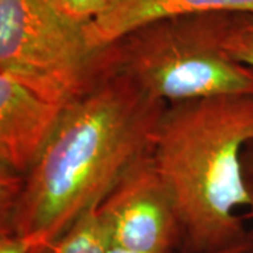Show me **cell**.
<instances>
[{
    "label": "cell",
    "instance_id": "7a4b0ae2",
    "mask_svg": "<svg viewBox=\"0 0 253 253\" xmlns=\"http://www.w3.org/2000/svg\"><path fill=\"white\" fill-rule=\"evenodd\" d=\"M253 142V96H217L166 104L151 146L156 172L177 212L183 253H215L252 232L242 156Z\"/></svg>",
    "mask_w": 253,
    "mask_h": 253
},
{
    "label": "cell",
    "instance_id": "6da1fadb",
    "mask_svg": "<svg viewBox=\"0 0 253 253\" xmlns=\"http://www.w3.org/2000/svg\"><path fill=\"white\" fill-rule=\"evenodd\" d=\"M166 103L104 62L99 79L66 107L54 134L23 174L0 231L27 239L34 253L99 207L126 173L151 152Z\"/></svg>",
    "mask_w": 253,
    "mask_h": 253
},
{
    "label": "cell",
    "instance_id": "30bf717a",
    "mask_svg": "<svg viewBox=\"0 0 253 253\" xmlns=\"http://www.w3.org/2000/svg\"><path fill=\"white\" fill-rule=\"evenodd\" d=\"M126 0H51L54 7L71 21L87 27Z\"/></svg>",
    "mask_w": 253,
    "mask_h": 253
},
{
    "label": "cell",
    "instance_id": "3957f363",
    "mask_svg": "<svg viewBox=\"0 0 253 253\" xmlns=\"http://www.w3.org/2000/svg\"><path fill=\"white\" fill-rule=\"evenodd\" d=\"M104 62L166 104L253 96V69L221 45V13L156 20L103 46Z\"/></svg>",
    "mask_w": 253,
    "mask_h": 253
},
{
    "label": "cell",
    "instance_id": "4fadbf2b",
    "mask_svg": "<svg viewBox=\"0 0 253 253\" xmlns=\"http://www.w3.org/2000/svg\"><path fill=\"white\" fill-rule=\"evenodd\" d=\"M215 253H253V236L251 235V238L244 244H239L236 246H232V248H228V249H224V251H219V252Z\"/></svg>",
    "mask_w": 253,
    "mask_h": 253
},
{
    "label": "cell",
    "instance_id": "277c9868",
    "mask_svg": "<svg viewBox=\"0 0 253 253\" xmlns=\"http://www.w3.org/2000/svg\"><path fill=\"white\" fill-rule=\"evenodd\" d=\"M0 72L68 106L99 79L103 46L51 0H0Z\"/></svg>",
    "mask_w": 253,
    "mask_h": 253
},
{
    "label": "cell",
    "instance_id": "5b68a950",
    "mask_svg": "<svg viewBox=\"0 0 253 253\" xmlns=\"http://www.w3.org/2000/svg\"><path fill=\"white\" fill-rule=\"evenodd\" d=\"M99 211L111 246L135 253H174L181 249L177 212L151 152L118 181Z\"/></svg>",
    "mask_w": 253,
    "mask_h": 253
},
{
    "label": "cell",
    "instance_id": "8fae6325",
    "mask_svg": "<svg viewBox=\"0 0 253 253\" xmlns=\"http://www.w3.org/2000/svg\"><path fill=\"white\" fill-rule=\"evenodd\" d=\"M0 253H34V248L21 236L0 231Z\"/></svg>",
    "mask_w": 253,
    "mask_h": 253
},
{
    "label": "cell",
    "instance_id": "5bb4252c",
    "mask_svg": "<svg viewBox=\"0 0 253 253\" xmlns=\"http://www.w3.org/2000/svg\"><path fill=\"white\" fill-rule=\"evenodd\" d=\"M109 253H135V252H129V251H126V249L117 248V246H111Z\"/></svg>",
    "mask_w": 253,
    "mask_h": 253
},
{
    "label": "cell",
    "instance_id": "7c38bea8",
    "mask_svg": "<svg viewBox=\"0 0 253 253\" xmlns=\"http://www.w3.org/2000/svg\"><path fill=\"white\" fill-rule=\"evenodd\" d=\"M242 163H244V176L245 183H246V189L249 194V218L253 221V142L246 145L242 156ZM252 236H253V231Z\"/></svg>",
    "mask_w": 253,
    "mask_h": 253
},
{
    "label": "cell",
    "instance_id": "ba28073f",
    "mask_svg": "<svg viewBox=\"0 0 253 253\" xmlns=\"http://www.w3.org/2000/svg\"><path fill=\"white\" fill-rule=\"evenodd\" d=\"M110 234L99 207L78 217L63 234L38 253H109Z\"/></svg>",
    "mask_w": 253,
    "mask_h": 253
},
{
    "label": "cell",
    "instance_id": "8992f818",
    "mask_svg": "<svg viewBox=\"0 0 253 253\" xmlns=\"http://www.w3.org/2000/svg\"><path fill=\"white\" fill-rule=\"evenodd\" d=\"M68 106L0 72L1 168L26 174L48 144Z\"/></svg>",
    "mask_w": 253,
    "mask_h": 253
},
{
    "label": "cell",
    "instance_id": "52a82bcc",
    "mask_svg": "<svg viewBox=\"0 0 253 253\" xmlns=\"http://www.w3.org/2000/svg\"><path fill=\"white\" fill-rule=\"evenodd\" d=\"M212 13L253 14V0H126L89 24L86 34L91 45L101 48L156 20Z\"/></svg>",
    "mask_w": 253,
    "mask_h": 253
},
{
    "label": "cell",
    "instance_id": "9c48e42d",
    "mask_svg": "<svg viewBox=\"0 0 253 253\" xmlns=\"http://www.w3.org/2000/svg\"><path fill=\"white\" fill-rule=\"evenodd\" d=\"M221 45L235 61L253 69V14L221 13Z\"/></svg>",
    "mask_w": 253,
    "mask_h": 253
}]
</instances>
